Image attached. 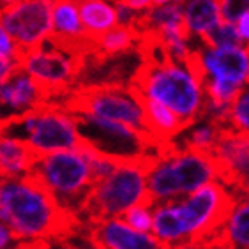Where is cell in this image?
<instances>
[{"instance_id":"23","label":"cell","mask_w":249,"mask_h":249,"mask_svg":"<svg viewBox=\"0 0 249 249\" xmlns=\"http://www.w3.org/2000/svg\"><path fill=\"white\" fill-rule=\"evenodd\" d=\"M150 207H143V205H134L131 207L129 211H125L122 214L124 217V223L125 225H129L131 228L138 231H145V233H149L152 230V214L149 212Z\"/></svg>"},{"instance_id":"4","label":"cell","mask_w":249,"mask_h":249,"mask_svg":"<svg viewBox=\"0 0 249 249\" xmlns=\"http://www.w3.org/2000/svg\"><path fill=\"white\" fill-rule=\"evenodd\" d=\"M217 178V161L212 150L186 147L173 150L147 173V193L158 203L178 195H191Z\"/></svg>"},{"instance_id":"27","label":"cell","mask_w":249,"mask_h":249,"mask_svg":"<svg viewBox=\"0 0 249 249\" xmlns=\"http://www.w3.org/2000/svg\"><path fill=\"white\" fill-rule=\"evenodd\" d=\"M18 69H19V66L15 58L0 55V85L7 82V80H9V78L18 71Z\"/></svg>"},{"instance_id":"10","label":"cell","mask_w":249,"mask_h":249,"mask_svg":"<svg viewBox=\"0 0 249 249\" xmlns=\"http://www.w3.org/2000/svg\"><path fill=\"white\" fill-rule=\"evenodd\" d=\"M53 0H19L0 11V27L23 52L43 46L53 34Z\"/></svg>"},{"instance_id":"22","label":"cell","mask_w":249,"mask_h":249,"mask_svg":"<svg viewBox=\"0 0 249 249\" xmlns=\"http://www.w3.org/2000/svg\"><path fill=\"white\" fill-rule=\"evenodd\" d=\"M201 39L205 41L209 48H235V46H240L239 32L233 27V23H228V21H221L216 29L203 34Z\"/></svg>"},{"instance_id":"5","label":"cell","mask_w":249,"mask_h":249,"mask_svg":"<svg viewBox=\"0 0 249 249\" xmlns=\"http://www.w3.org/2000/svg\"><path fill=\"white\" fill-rule=\"evenodd\" d=\"M0 133L25 142L37 156L72 150L80 143L74 120L58 105H44L0 120Z\"/></svg>"},{"instance_id":"16","label":"cell","mask_w":249,"mask_h":249,"mask_svg":"<svg viewBox=\"0 0 249 249\" xmlns=\"http://www.w3.org/2000/svg\"><path fill=\"white\" fill-rule=\"evenodd\" d=\"M83 30L89 36H101L117 27V11L113 2L108 0H83L78 2Z\"/></svg>"},{"instance_id":"21","label":"cell","mask_w":249,"mask_h":249,"mask_svg":"<svg viewBox=\"0 0 249 249\" xmlns=\"http://www.w3.org/2000/svg\"><path fill=\"white\" fill-rule=\"evenodd\" d=\"M228 127L249 138V89L240 90L231 101L228 111Z\"/></svg>"},{"instance_id":"29","label":"cell","mask_w":249,"mask_h":249,"mask_svg":"<svg viewBox=\"0 0 249 249\" xmlns=\"http://www.w3.org/2000/svg\"><path fill=\"white\" fill-rule=\"evenodd\" d=\"M119 2L131 7L133 11H145L152 7V0H119Z\"/></svg>"},{"instance_id":"33","label":"cell","mask_w":249,"mask_h":249,"mask_svg":"<svg viewBox=\"0 0 249 249\" xmlns=\"http://www.w3.org/2000/svg\"><path fill=\"white\" fill-rule=\"evenodd\" d=\"M246 82H249V69H248V76H246Z\"/></svg>"},{"instance_id":"1","label":"cell","mask_w":249,"mask_h":249,"mask_svg":"<svg viewBox=\"0 0 249 249\" xmlns=\"http://www.w3.org/2000/svg\"><path fill=\"white\" fill-rule=\"evenodd\" d=\"M0 219L16 240L64 239L82 225L30 173L0 177Z\"/></svg>"},{"instance_id":"7","label":"cell","mask_w":249,"mask_h":249,"mask_svg":"<svg viewBox=\"0 0 249 249\" xmlns=\"http://www.w3.org/2000/svg\"><path fill=\"white\" fill-rule=\"evenodd\" d=\"M175 201L178 221L186 235L187 248L201 249L226 225L235 205V196L217 182H209L191 193L186 200Z\"/></svg>"},{"instance_id":"17","label":"cell","mask_w":249,"mask_h":249,"mask_svg":"<svg viewBox=\"0 0 249 249\" xmlns=\"http://www.w3.org/2000/svg\"><path fill=\"white\" fill-rule=\"evenodd\" d=\"M184 19L189 32L198 36L211 32L221 23L219 0H186Z\"/></svg>"},{"instance_id":"8","label":"cell","mask_w":249,"mask_h":249,"mask_svg":"<svg viewBox=\"0 0 249 249\" xmlns=\"http://www.w3.org/2000/svg\"><path fill=\"white\" fill-rule=\"evenodd\" d=\"M58 106L69 113H89L99 119L120 122L138 131H147L143 110L131 92L129 85L124 87L120 83L82 85L72 89L64 97L62 103H58Z\"/></svg>"},{"instance_id":"2","label":"cell","mask_w":249,"mask_h":249,"mask_svg":"<svg viewBox=\"0 0 249 249\" xmlns=\"http://www.w3.org/2000/svg\"><path fill=\"white\" fill-rule=\"evenodd\" d=\"M129 85L191 124L203 106L200 83L182 64L173 62L172 58L164 62H142Z\"/></svg>"},{"instance_id":"31","label":"cell","mask_w":249,"mask_h":249,"mask_svg":"<svg viewBox=\"0 0 249 249\" xmlns=\"http://www.w3.org/2000/svg\"><path fill=\"white\" fill-rule=\"evenodd\" d=\"M170 0H152V7H156V5H164L168 4Z\"/></svg>"},{"instance_id":"18","label":"cell","mask_w":249,"mask_h":249,"mask_svg":"<svg viewBox=\"0 0 249 249\" xmlns=\"http://www.w3.org/2000/svg\"><path fill=\"white\" fill-rule=\"evenodd\" d=\"M53 34L64 39H76L85 36L78 0H53L52 4Z\"/></svg>"},{"instance_id":"9","label":"cell","mask_w":249,"mask_h":249,"mask_svg":"<svg viewBox=\"0 0 249 249\" xmlns=\"http://www.w3.org/2000/svg\"><path fill=\"white\" fill-rule=\"evenodd\" d=\"M85 57L71 55L44 41L43 46L19 53L18 66L46 89L57 101L72 90V85L87 66Z\"/></svg>"},{"instance_id":"28","label":"cell","mask_w":249,"mask_h":249,"mask_svg":"<svg viewBox=\"0 0 249 249\" xmlns=\"http://www.w3.org/2000/svg\"><path fill=\"white\" fill-rule=\"evenodd\" d=\"M235 23H237V27H235V29H237V32H239L240 39H244L246 43H248L246 50H248V53H249V11L240 16Z\"/></svg>"},{"instance_id":"24","label":"cell","mask_w":249,"mask_h":249,"mask_svg":"<svg viewBox=\"0 0 249 249\" xmlns=\"http://www.w3.org/2000/svg\"><path fill=\"white\" fill-rule=\"evenodd\" d=\"M217 140V127L214 124L212 125H203L198 127L191 133V138L187 142V147H195V149L201 150H212L214 143Z\"/></svg>"},{"instance_id":"25","label":"cell","mask_w":249,"mask_h":249,"mask_svg":"<svg viewBox=\"0 0 249 249\" xmlns=\"http://www.w3.org/2000/svg\"><path fill=\"white\" fill-rule=\"evenodd\" d=\"M249 11V0H219V13L223 21L235 23Z\"/></svg>"},{"instance_id":"12","label":"cell","mask_w":249,"mask_h":249,"mask_svg":"<svg viewBox=\"0 0 249 249\" xmlns=\"http://www.w3.org/2000/svg\"><path fill=\"white\" fill-rule=\"evenodd\" d=\"M52 101H55L52 94L21 69H18L7 82L0 85V105L18 113L44 105H53Z\"/></svg>"},{"instance_id":"34","label":"cell","mask_w":249,"mask_h":249,"mask_svg":"<svg viewBox=\"0 0 249 249\" xmlns=\"http://www.w3.org/2000/svg\"><path fill=\"white\" fill-rule=\"evenodd\" d=\"M78 2H83V0H78Z\"/></svg>"},{"instance_id":"20","label":"cell","mask_w":249,"mask_h":249,"mask_svg":"<svg viewBox=\"0 0 249 249\" xmlns=\"http://www.w3.org/2000/svg\"><path fill=\"white\" fill-rule=\"evenodd\" d=\"M223 230L231 249H249V198L239 203L235 200L233 211Z\"/></svg>"},{"instance_id":"26","label":"cell","mask_w":249,"mask_h":249,"mask_svg":"<svg viewBox=\"0 0 249 249\" xmlns=\"http://www.w3.org/2000/svg\"><path fill=\"white\" fill-rule=\"evenodd\" d=\"M19 53H21V48H18L15 44V41L7 36L2 27H0V55H4V57H11L15 58L16 62H18V57Z\"/></svg>"},{"instance_id":"13","label":"cell","mask_w":249,"mask_h":249,"mask_svg":"<svg viewBox=\"0 0 249 249\" xmlns=\"http://www.w3.org/2000/svg\"><path fill=\"white\" fill-rule=\"evenodd\" d=\"M207 74L212 80L240 85L246 82L249 69V53L242 46L235 48H209L201 53Z\"/></svg>"},{"instance_id":"3","label":"cell","mask_w":249,"mask_h":249,"mask_svg":"<svg viewBox=\"0 0 249 249\" xmlns=\"http://www.w3.org/2000/svg\"><path fill=\"white\" fill-rule=\"evenodd\" d=\"M152 163H120L103 180L92 186L82 212L89 223L122 216L134 205L154 207L147 193V173Z\"/></svg>"},{"instance_id":"35","label":"cell","mask_w":249,"mask_h":249,"mask_svg":"<svg viewBox=\"0 0 249 249\" xmlns=\"http://www.w3.org/2000/svg\"><path fill=\"white\" fill-rule=\"evenodd\" d=\"M0 120H2V119H0Z\"/></svg>"},{"instance_id":"15","label":"cell","mask_w":249,"mask_h":249,"mask_svg":"<svg viewBox=\"0 0 249 249\" xmlns=\"http://www.w3.org/2000/svg\"><path fill=\"white\" fill-rule=\"evenodd\" d=\"M37 154L21 140L0 133V177H21L32 168Z\"/></svg>"},{"instance_id":"32","label":"cell","mask_w":249,"mask_h":249,"mask_svg":"<svg viewBox=\"0 0 249 249\" xmlns=\"http://www.w3.org/2000/svg\"><path fill=\"white\" fill-rule=\"evenodd\" d=\"M4 7H5V5H4V4H2V2H0V11L4 9Z\"/></svg>"},{"instance_id":"30","label":"cell","mask_w":249,"mask_h":249,"mask_svg":"<svg viewBox=\"0 0 249 249\" xmlns=\"http://www.w3.org/2000/svg\"><path fill=\"white\" fill-rule=\"evenodd\" d=\"M11 235H9V230L5 228V226L0 225V249H4L5 246H7V242H9Z\"/></svg>"},{"instance_id":"11","label":"cell","mask_w":249,"mask_h":249,"mask_svg":"<svg viewBox=\"0 0 249 249\" xmlns=\"http://www.w3.org/2000/svg\"><path fill=\"white\" fill-rule=\"evenodd\" d=\"M89 225V242L96 249H161L154 235L134 230L119 217Z\"/></svg>"},{"instance_id":"14","label":"cell","mask_w":249,"mask_h":249,"mask_svg":"<svg viewBox=\"0 0 249 249\" xmlns=\"http://www.w3.org/2000/svg\"><path fill=\"white\" fill-rule=\"evenodd\" d=\"M129 89L134 94V97H136V101L140 103V106H142V110H143L145 129H147V133L152 134L156 140H159V142H170L173 136H177L180 131L186 129L187 125H191V122L180 119L177 113H173L164 105L143 96L134 87L129 85Z\"/></svg>"},{"instance_id":"19","label":"cell","mask_w":249,"mask_h":249,"mask_svg":"<svg viewBox=\"0 0 249 249\" xmlns=\"http://www.w3.org/2000/svg\"><path fill=\"white\" fill-rule=\"evenodd\" d=\"M140 34L136 30L129 29V27H113L108 32L101 34L94 37V44H96V52L92 55V58H101L111 57L117 53L127 52L129 48H133L134 43H138Z\"/></svg>"},{"instance_id":"6","label":"cell","mask_w":249,"mask_h":249,"mask_svg":"<svg viewBox=\"0 0 249 249\" xmlns=\"http://www.w3.org/2000/svg\"><path fill=\"white\" fill-rule=\"evenodd\" d=\"M29 173L46 187L62 209L80 216L94 180L90 166L78 150H57L37 156Z\"/></svg>"}]
</instances>
